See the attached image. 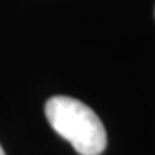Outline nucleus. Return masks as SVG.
<instances>
[{
  "label": "nucleus",
  "mask_w": 155,
  "mask_h": 155,
  "mask_svg": "<svg viewBox=\"0 0 155 155\" xmlns=\"http://www.w3.org/2000/svg\"><path fill=\"white\" fill-rule=\"evenodd\" d=\"M0 155H5V152H4V148H2V145H0Z\"/></svg>",
  "instance_id": "obj_2"
},
{
  "label": "nucleus",
  "mask_w": 155,
  "mask_h": 155,
  "mask_svg": "<svg viewBox=\"0 0 155 155\" xmlns=\"http://www.w3.org/2000/svg\"><path fill=\"white\" fill-rule=\"evenodd\" d=\"M45 116L52 129L79 155H100L105 150V126L86 104L62 95L52 97L45 104Z\"/></svg>",
  "instance_id": "obj_1"
}]
</instances>
